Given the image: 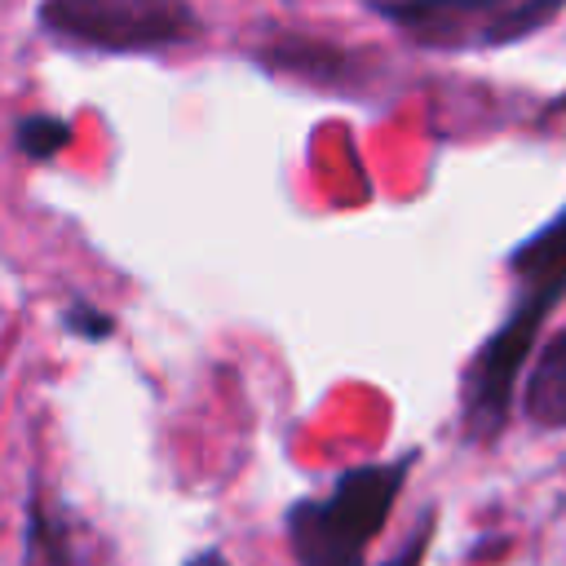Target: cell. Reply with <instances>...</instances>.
Instances as JSON below:
<instances>
[{
  "label": "cell",
  "mask_w": 566,
  "mask_h": 566,
  "mask_svg": "<svg viewBox=\"0 0 566 566\" xmlns=\"http://www.w3.org/2000/svg\"><path fill=\"white\" fill-rule=\"evenodd\" d=\"M509 0H371V9L420 44H460V27L478 18V31ZM473 31V40H478Z\"/></svg>",
  "instance_id": "cell-5"
},
{
  "label": "cell",
  "mask_w": 566,
  "mask_h": 566,
  "mask_svg": "<svg viewBox=\"0 0 566 566\" xmlns=\"http://www.w3.org/2000/svg\"><path fill=\"white\" fill-rule=\"evenodd\" d=\"M566 9V0H509L500 13H491L478 31L473 44L482 49H509V44H522L531 40L535 31H544L557 13Z\"/></svg>",
  "instance_id": "cell-7"
},
{
  "label": "cell",
  "mask_w": 566,
  "mask_h": 566,
  "mask_svg": "<svg viewBox=\"0 0 566 566\" xmlns=\"http://www.w3.org/2000/svg\"><path fill=\"white\" fill-rule=\"evenodd\" d=\"M13 142H18V150H22L27 159L49 164V159H57V155L75 142V128H71V119H66V115L31 111V115H22V119L13 124Z\"/></svg>",
  "instance_id": "cell-8"
},
{
  "label": "cell",
  "mask_w": 566,
  "mask_h": 566,
  "mask_svg": "<svg viewBox=\"0 0 566 566\" xmlns=\"http://www.w3.org/2000/svg\"><path fill=\"white\" fill-rule=\"evenodd\" d=\"M504 265L513 279L509 305H526L531 314L539 310V318H548L566 296V203L548 221H539L517 248H509Z\"/></svg>",
  "instance_id": "cell-3"
},
{
  "label": "cell",
  "mask_w": 566,
  "mask_h": 566,
  "mask_svg": "<svg viewBox=\"0 0 566 566\" xmlns=\"http://www.w3.org/2000/svg\"><path fill=\"white\" fill-rule=\"evenodd\" d=\"M420 451H407L385 464L345 469L327 495H301L283 513V535L296 566H367L371 539L385 531L407 473Z\"/></svg>",
  "instance_id": "cell-1"
},
{
  "label": "cell",
  "mask_w": 566,
  "mask_h": 566,
  "mask_svg": "<svg viewBox=\"0 0 566 566\" xmlns=\"http://www.w3.org/2000/svg\"><path fill=\"white\" fill-rule=\"evenodd\" d=\"M186 566H230V557L221 548H199L195 557H186Z\"/></svg>",
  "instance_id": "cell-11"
},
{
  "label": "cell",
  "mask_w": 566,
  "mask_h": 566,
  "mask_svg": "<svg viewBox=\"0 0 566 566\" xmlns=\"http://www.w3.org/2000/svg\"><path fill=\"white\" fill-rule=\"evenodd\" d=\"M35 27L88 53H159L203 31L190 0H40Z\"/></svg>",
  "instance_id": "cell-2"
},
{
  "label": "cell",
  "mask_w": 566,
  "mask_h": 566,
  "mask_svg": "<svg viewBox=\"0 0 566 566\" xmlns=\"http://www.w3.org/2000/svg\"><path fill=\"white\" fill-rule=\"evenodd\" d=\"M429 535H433V513H424L420 526H416V535H411L389 562H380V566H420V562H424V548H429Z\"/></svg>",
  "instance_id": "cell-10"
},
{
  "label": "cell",
  "mask_w": 566,
  "mask_h": 566,
  "mask_svg": "<svg viewBox=\"0 0 566 566\" xmlns=\"http://www.w3.org/2000/svg\"><path fill=\"white\" fill-rule=\"evenodd\" d=\"M522 416L539 433H566V323L535 345L522 371Z\"/></svg>",
  "instance_id": "cell-6"
},
{
  "label": "cell",
  "mask_w": 566,
  "mask_h": 566,
  "mask_svg": "<svg viewBox=\"0 0 566 566\" xmlns=\"http://www.w3.org/2000/svg\"><path fill=\"white\" fill-rule=\"evenodd\" d=\"M27 548L40 566H97L102 544L93 522H84L57 495H31L27 504Z\"/></svg>",
  "instance_id": "cell-4"
},
{
  "label": "cell",
  "mask_w": 566,
  "mask_h": 566,
  "mask_svg": "<svg viewBox=\"0 0 566 566\" xmlns=\"http://www.w3.org/2000/svg\"><path fill=\"white\" fill-rule=\"evenodd\" d=\"M62 327H66L75 340H93V345H102V340H111L115 318H111L106 310H97L93 301H71V305L62 310Z\"/></svg>",
  "instance_id": "cell-9"
}]
</instances>
